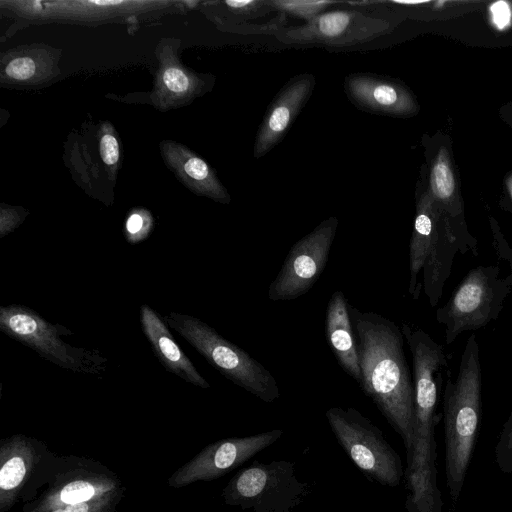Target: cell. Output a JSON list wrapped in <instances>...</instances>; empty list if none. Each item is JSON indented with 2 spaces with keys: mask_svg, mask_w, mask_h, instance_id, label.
I'll list each match as a JSON object with an SVG mask.
<instances>
[{
  "mask_svg": "<svg viewBox=\"0 0 512 512\" xmlns=\"http://www.w3.org/2000/svg\"><path fill=\"white\" fill-rule=\"evenodd\" d=\"M390 31L391 23L385 18L357 10H332L304 24L278 28L275 36L284 44L349 47L372 41Z\"/></svg>",
  "mask_w": 512,
  "mask_h": 512,
  "instance_id": "30bf717a",
  "label": "cell"
},
{
  "mask_svg": "<svg viewBox=\"0 0 512 512\" xmlns=\"http://www.w3.org/2000/svg\"><path fill=\"white\" fill-rule=\"evenodd\" d=\"M348 312L356 337L360 386L401 436L409 460L414 439V386L402 330L384 316L362 312L350 304Z\"/></svg>",
  "mask_w": 512,
  "mask_h": 512,
  "instance_id": "6da1fadb",
  "label": "cell"
},
{
  "mask_svg": "<svg viewBox=\"0 0 512 512\" xmlns=\"http://www.w3.org/2000/svg\"><path fill=\"white\" fill-rule=\"evenodd\" d=\"M489 10L493 24L497 29L504 30L510 25L512 20V12L507 2H494L490 5Z\"/></svg>",
  "mask_w": 512,
  "mask_h": 512,
  "instance_id": "f1b7e54d",
  "label": "cell"
},
{
  "mask_svg": "<svg viewBox=\"0 0 512 512\" xmlns=\"http://www.w3.org/2000/svg\"><path fill=\"white\" fill-rule=\"evenodd\" d=\"M445 473L451 499L462 491L481 421V367L476 336H469L455 381L444 392Z\"/></svg>",
  "mask_w": 512,
  "mask_h": 512,
  "instance_id": "3957f363",
  "label": "cell"
},
{
  "mask_svg": "<svg viewBox=\"0 0 512 512\" xmlns=\"http://www.w3.org/2000/svg\"><path fill=\"white\" fill-rule=\"evenodd\" d=\"M227 9L236 16H255L260 14L261 10L270 8L268 1L244 0V1H225L222 3Z\"/></svg>",
  "mask_w": 512,
  "mask_h": 512,
  "instance_id": "83f0119b",
  "label": "cell"
},
{
  "mask_svg": "<svg viewBox=\"0 0 512 512\" xmlns=\"http://www.w3.org/2000/svg\"><path fill=\"white\" fill-rule=\"evenodd\" d=\"M50 453L34 437L14 434L0 441V512H11Z\"/></svg>",
  "mask_w": 512,
  "mask_h": 512,
  "instance_id": "5bb4252c",
  "label": "cell"
},
{
  "mask_svg": "<svg viewBox=\"0 0 512 512\" xmlns=\"http://www.w3.org/2000/svg\"><path fill=\"white\" fill-rule=\"evenodd\" d=\"M282 434L281 429H274L215 441L179 467L168 478L167 485L183 488L195 482L218 479L275 443Z\"/></svg>",
  "mask_w": 512,
  "mask_h": 512,
  "instance_id": "7c38bea8",
  "label": "cell"
},
{
  "mask_svg": "<svg viewBox=\"0 0 512 512\" xmlns=\"http://www.w3.org/2000/svg\"><path fill=\"white\" fill-rule=\"evenodd\" d=\"M337 227L338 219L331 216L291 247L268 288L270 300H294L313 287L325 269Z\"/></svg>",
  "mask_w": 512,
  "mask_h": 512,
  "instance_id": "8fae6325",
  "label": "cell"
},
{
  "mask_svg": "<svg viewBox=\"0 0 512 512\" xmlns=\"http://www.w3.org/2000/svg\"><path fill=\"white\" fill-rule=\"evenodd\" d=\"M140 322L142 331L151 344L156 357L168 372L200 388L210 387V384L200 375L192 361L176 343L166 323L146 304L140 308Z\"/></svg>",
  "mask_w": 512,
  "mask_h": 512,
  "instance_id": "d6986e66",
  "label": "cell"
},
{
  "mask_svg": "<svg viewBox=\"0 0 512 512\" xmlns=\"http://www.w3.org/2000/svg\"><path fill=\"white\" fill-rule=\"evenodd\" d=\"M177 44L175 39H162L156 48L158 68L149 97L162 112L188 105L214 84L212 75L197 73L180 61Z\"/></svg>",
  "mask_w": 512,
  "mask_h": 512,
  "instance_id": "4fadbf2b",
  "label": "cell"
},
{
  "mask_svg": "<svg viewBox=\"0 0 512 512\" xmlns=\"http://www.w3.org/2000/svg\"><path fill=\"white\" fill-rule=\"evenodd\" d=\"M494 453L498 468L512 474V411L503 424Z\"/></svg>",
  "mask_w": 512,
  "mask_h": 512,
  "instance_id": "484cf974",
  "label": "cell"
},
{
  "mask_svg": "<svg viewBox=\"0 0 512 512\" xmlns=\"http://www.w3.org/2000/svg\"><path fill=\"white\" fill-rule=\"evenodd\" d=\"M154 220L152 214L144 208H134L127 215L124 236L130 244H137L150 235Z\"/></svg>",
  "mask_w": 512,
  "mask_h": 512,
  "instance_id": "cb8c5ba5",
  "label": "cell"
},
{
  "mask_svg": "<svg viewBox=\"0 0 512 512\" xmlns=\"http://www.w3.org/2000/svg\"><path fill=\"white\" fill-rule=\"evenodd\" d=\"M60 50L43 45H22L1 53L0 83L5 87L42 88L60 74Z\"/></svg>",
  "mask_w": 512,
  "mask_h": 512,
  "instance_id": "2e32d148",
  "label": "cell"
},
{
  "mask_svg": "<svg viewBox=\"0 0 512 512\" xmlns=\"http://www.w3.org/2000/svg\"><path fill=\"white\" fill-rule=\"evenodd\" d=\"M164 320L234 384L267 403L279 398L280 391L274 376L211 326L196 317L176 312H171Z\"/></svg>",
  "mask_w": 512,
  "mask_h": 512,
  "instance_id": "277c9868",
  "label": "cell"
},
{
  "mask_svg": "<svg viewBox=\"0 0 512 512\" xmlns=\"http://www.w3.org/2000/svg\"><path fill=\"white\" fill-rule=\"evenodd\" d=\"M125 493L105 464L52 451L26 487L20 512H116Z\"/></svg>",
  "mask_w": 512,
  "mask_h": 512,
  "instance_id": "7a4b0ae2",
  "label": "cell"
},
{
  "mask_svg": "<svg viewBox=\"0 0 512 512\" xmlns=\"http://www.w3.org/2000/svg\"><path fill=\"white\" fill-rule=\"evenodd\" d=\"M315 86L313 74L291 78L270 103L256 134L253 155L260 158L286 135L294 120L309 100Z\"/></svg>",
  "mask_w": 512,
  "mask_h": 512,
  "instance_id": "9a60e30c",
  "label": "cell"
},
{
  "mask_svg": "<svg viewBox=\"0 0 512 512\" xmlns=\"http://www.w3.org/2000/svg\"><path fill=\"white\" fill-rule=\"evenodd\" d=\"M99 155L110 177H115L120 159V143L113 126L104 122L99 134Z\"/></svg>",
  "mask_w": 512,
  "mask_h": 512,
  "instance_id": "603a6c76",
  "label": "cell"
},
{
  "mask_svg": "<svg viewBox=\"0 0 512 512\" xmlns=\"http://www.w3.org/2000/svg\"><path fill=\"white\" fill-rule=\"evenodd\" d=\"M159 148L166 166L191 192L222 204L230 203L227 189L204 159L185 145L172 140L161 141Z\"/></svg>",
  "mask_w": 512,
  "mask_h": 512,
  "instance_id": "e0dca14e",
  "label": "cell"
},
{
  "mask_svg": "<svg viewBox=\"0 0 512 512\" xmlns=\"http://www.w3.org/2000/svg\"><path fill=\"white\" fill-rule=\"evenodd\" d=\"M0 329L61 368L91 374L102 372L105 368L107 360L98 350L69 345L61 336L72 335L71 330L46 321L27 306H1Z\"/></svg>",
  "mask_w": 512,
  "mask_h": 512,
  "instance_id": "5b68a950",
  "label": "cell"
},
{
  "mask_svg": "<svg viewBox=\"0 0 512 512\" xmlns=\"http://www.w3.org/2000/svg\"><path fill=\"white\" fill-rule=\"evenodd\" d=\"M438 223V214L428 198H423L417 207L409 248L410 281L409 293L414 300L419 298L418 275L423 269L428 248Z\"/></svg>",
  "mask_w": 512,
  "mask_h": 512,
  "instance_id": "44dd1931",
  "label": "cell"
},
{
  "mask_svg": "<svg viewBox=\"0 0 512 512\" xmlns=\"http://www.w3.org/2000/svg\"><path fill=\"white\" fill-rule=\"evenodd\" d=\"M344 89L362 110L382 115H402L412 110L410 94L392 79L370 73H353L345 78Z\"/></svg>",
  "mask_w": 512,
  "mask_h": 512,
  "instance_id": "ac0fdd59",
  "label": "cell"
},
{
  "mask_svg": "<svg viewBox=\"0 0 512 512\" xmlns=\"http://www.w3.org/2000/svg\"><path fill=\"white\" fill-rule=\"evenodd\" d=\"M431 189L433 194L443 201L449 200L454 193L455 181L453 173L443 153L439 154L432 168Z\"/></svg>",
  "mask_w": 512,
  "mask_h": 512,
  "instance_id": "d4e9b609",
  "label": "cell"
},
{
  "mask_svg": "<svg viewBox=\"0 0 512 512\" xmlns=\"http://www.w3.org/2000/svg\"><path fill=\"white\" fill-rule=\"evenodd\" d=\"M334 2L332 1H303V0H271L270 8L281 11L292 17L307 21L315 18Z\"/></svg>",
  "mask_w": 512,
  "mask_h": 512,
  "instance_id": "7402d4cb",
  "label": "cell"
},
{
  "mask_svg": "<svg viewBox=\"0 0 512 512\" xmlns=\"http://www.w3.org/2000/svg\"><path fill=\"white\" fill-rule=\"evenodd\" d=\"M170 1H2L15 17L32 23L58 21L98 25L118 19L150 15L167 9Z\"/></svg>",
  "mask_w": 512,
  "mask_h": 512,
  "instance_id": "9c48e42d",
  "label": "cell"
},
{
  "mask_svg": "<svg viewBox=\"0 0 512 512\" xmlns=\"http://www.w3.org/2000/svg\"><path fill=\"white\" fill-rule=\"evenodd\" d=\"M348 304L341 290L333 293L326 310L325 335L339 365L360 385L362 376Z\"/></svg>",
  "mask_w": 512,
  "mask_h": 512,
  "instance_id": "ffe728a7",
  "label": "cell"
},
{
  "mask_svg": "<svg viewBox=\"0 0 512 512\" xmlns=\"http://www.w3.org/2000/svg\"><path fill=\"white\" fill-rule=\"evenodd\" d=\"M28 211L22 207H13L5 204L0 206V237L14 231L25 219Z\"/></svg>",
  "mask_w": 512,
  "mask_h": 512,
  "instance_id": "4316f807",
  "label": "cell"
},
{
  "mask_svg": "<svg viewBox=\"0 0 512 512\" xmlns=\"http://www.w3.org/2000/svg\"><path fill=\"white\" fill-rule=\"evenodd\" d=\"M310 490L290 461L254 462L237 472L222 491L224 502L251 512H291Z\"/></svg>",
  "mask_w": 512,
  "mask_h": 512,
  "instance_id": "8992f818",
  "label": "cell"
},
{
  "mask_svg": "<svg viewBox=\"0 0 512 512\" xmlns=\"http://www.w3.org/2000/svg\"><path fill=\"white\" fill-rule=\"evenodd\" d=\"M499 267L471 269L448 302L436 312L445 326V339L451 344L463 332L477 330L498 317L511 291L512 279L499 277Z\"/></svg>",
  "mask_w": 512,
  "mask_h": 512,
  "instance_id": "52a82bcc",
  "label": "cell"
},
{
  "mask_svg": "<svg viewBox=\"0 0 512 512\" xmlns=\"http://www.w3.org/2000/svg\"><path fill=\"white\" fill-rule=\"evenodd\" d=\"M325 415L339 444L366 477L384 486L400 484L401 459L378 427L354 408L332 407Z\"/></svg>",
  "mask_w": 512,
  "mask_h": 512,
  "instance_id": "ba28073f",
  "label": "cell"
}]
</instances>
